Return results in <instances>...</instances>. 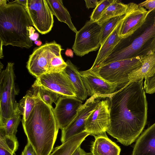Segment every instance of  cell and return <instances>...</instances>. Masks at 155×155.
<instances>
[{
  "label": "cell",
  "mask_w": 155,
  "mask_h": 155,
  "mask_svg": "<svg viewBox=\"0 0 155 155\" xmlns=\"http://www.w3.org/2000/svg\"><path fill=\"white\" fill-rule=\"evenodd\" d=\"M140 7H144L148 11H151L155 9V0H147L139 3Z\"/></svg>",
  "instance_id": "31"
},
{
  "label": "cell",
  "mask_w": 155,
  "mask_h": 155,
  "mask_svg": "<svg viewBox=\"0 0 155 155\" xmlns=\"http://www.w3.org/2000/svg\"><path fill=\"white\" fill-rule=\"evenodd\" d=\"M99 98L96 95L90 97L84 104L79 107L74 120L61 130V140L62 143L74 136L84 131L87 119L90 114L96 109L101 101Z\"/></svg>",
  "instance_id": "10"
},
{
  "label": "cell",
  "mask_w": 155,
  "mask_h": 155,
  "mask_svg": "<svg viewBox=\"0 0 155 155\" xmlns=\"http://www.w3.org/2000/svg\"><path fill=\"white\" fill-rule=\"evenodd\" d=\"M113 1V0H101L92 12L90 17V20L94 22L97 21L105 10Z\"/></svg>",
  "instance_id": "30"
},
{
  "label": "cell",
  "mask_w": 155,
  "mask_h": 155,
  "mask_svg": "<svg viewBox=\"0 0 155 155\" xmlns=\"http://www.w3.org/2000/svg\"><path fill=\"white\" fill-rule=\"evenodd\" d=\"M66 62L67 66L64 72L74 87L76 98L83 101L86 99L88 95L80 71L69 59Z\"/></svg>",
  "instance_id": "20"
},
{
  "label": "cell",
  "mask_w": 155,
  "mask_h": 155,
  "mask_svg": "<svg viewBox=\"0 0 155 155\" xmlns=\"http://www.w3.org/2000/svg\"><path fill=\"white\" fill-rule=\"evenodd\" d=\"M32 25L40 33L49 32L53 26V15L46 0H27L25 6Z\"/></svg>",
  "instance_id": "9"
},
{
  "label": "cell",
  "mask_w": 155,
  "mask_h": 155,
  "mask_svg": "<svg viewBox=\"0 0 155 155\" xmlns=\"http://www.w3.org/2000/svg\"><path fill=\"white\" fill-rule=\"evenodd\" d=\"M155 52V9L149 12L141 26L132 35L121 39L100 65L137 57L142 58Z\"/></svg>",
  "instance_id": "4"
},
{
  "label": "cell",
  "mask_w": 155,
  "mask_h": 155,
  "mask_svg": "<svg viewBox=\"0 0 155 155\" xmlns=\"http://www.w3.org/2000/svg\"><path fill=\"white\" fill-rule=\"evenodd\" d=\"M67 66L61 55L58 54L52 58L49 65L46 73H57L63 72Z\"/></svg>",
  "instance_id": "29"
},
{
  "label": "cell",
  "mask_w": 155,
  "mask_h": 155,
  "mask_svg": "<svg viewBox=\"0 0 155 155\" xmlns=\"http://www.w3.org/2000/svg\"><path fill=\"white\" fill-rule=\"evenodd\" d=\"M123 18L100 47L94 63L91 68L97 66L106 59L121 40L119 36V31Z\"/></svg>",
  "instance_id": "19"
},
{
  "label": "cell",
  "mask_w": 155,
  "mask_h": 155,
  "mask_svg": "<svg viewBox=\"0 0 155 155\" xmlns=\"http://www.w3.org/2000/svg\"><path fill=\"white\" fill-rule=\"evenodd\" d=\"M35 104V96L33 92H29L18 103V107L21 115V121H25L28 118Z\"/></svg>",
  "instance_id": "24"
},
{
  "label": "cell",
  "mask_w": 155,
  "mask_h": 155,
  "mask_svg": "<svg viewBox=\"0 0 155 155\" xmlns=\"http://www.w3.org/2000/svg\"><path fill=\"white\" fill-rule=\"evenodd\" d=\"M132 155H155V123L138 138Z\"/></svg>",
  "instance_id": "16"
},
{
  "label": "cell",
  "mask_w": 155,
  "mask_h": 155,
  "mask_svg": "<svg viewBox=\"0 0 155 155\" xmlns=\"http://www.w3.org/2000/svg\"><path fill=\"white\" fill-rule=\"evenodd\" d=\"M127 4V11L123 15L119 31L121 39L130 36L139 28L151 12L134 2Z\"/></svg>",
  "instance_id": "13"
},
{
  "label": "cell",
  "mask_w": 155,
  "mask_h": 155,
  "mask_svg": "<svg viewBox=\"0 0 155 155\" xmlns=\"http://www.w3.org/2000/svg\"><path fill=\"white\" fill-rule=\"evenodd\" d=\"M86 155H92V154L91 153H86Z\"/></svg>",
  "instance_id": "44"
},
{
  "label": "cell",
  "mask_w": 155,
  "mask_h": 155,
  "mask_svg": "<svg viewBox=\"0 0 155 155\" xmlns=\"http://www.w3.org/2000/svg\"><path fill=\"white\" fill-rule=\"evenodd\" d=\"M21 113L18 109L13 115L8 120L4 125L0 127L2 130L6 134L15 135L17 128L21 121Z\"/></svg>",
  "instance_id": "27"
},
{
  "label": "cell",
  "mask_w": 155,
  "mask_h": 155,
  "mask_svg": "<svg viewBox=\"0 0 155 155\" xmlns=\"http://www.w3.org/2000/svg\"><path fill=\"white\" fill-rule=\"evenodd\" d=\"M89 135L84 131L74 136L53 149L50 155H71Z\"/></svg>",
  "instance_id": "21"
},
{
  "label": "cell",
  "mask_w": 155,
  "mask_h": 155,
  "mask_svg": "<svg viewBox=\"0 0 155 155\" xmlns=\"http://www.w3.org/2000/svg\"><path fill=\"white\" fill-rule=\"evenodd\" d=\"M143 80L129 81L108 98L111 122L107 132L124 146L135 141L147 123V103Z\"/></svg>",
  "instance_id": "1"
},
{
  "label": "cell",
  "mask_w": 155,
  "mask_h": 155,
  "mask_svg": "<svg viewBox=\"0 0 155 155\" xmlns=\"http://www.w3.org/2000/svg\"><path fill=\"white\" fill-rule=\"evenodd\" d=\"M62 50L61 45L54 41H47L35 48L27 63L29 72L36 78L46 73L52 58L61 54Z\"/></svg>",
  "instance_id": "7"
},
{
  "label": "cell",
  "mask_w": 155,
  "mask_h": 155,
  "mask_svg": "<svg viewBox=\"0 0 155 155\" xmlns=\"http://www.w3.org/2000/svg\"><path fill=\"white\" fill-rule=\"evenodd\" d=\"M123 16L111 18L100 25L101 27V46L103 45L106 40L114 29L123 18Z\"/></svg>",
  "instance_id": "28"
},
{
  "label": "cell",
  "mask_w": 155,
  "mask_h": 155,
  "mask_svg": "<svg viewBox=\"0 0 155 155\" xmlns=\"http://www.w3.org/2000/svg\"><path fill=\"white\" fill-rule=\"evenodd\" d=\"M32 24L25 7L14 1L0 7V40L3 45L29 48L28 28Z\"/></svg>",
  "instance_id": "3"
},
{
  "label": "cell",
  "mask_w": 155,
  "mask_h": 155,
  "mask_svg": "<svg viewBox=\"0 0 155 155\" xmlns=\"http://www.w3.org/2000/svg\"><path fill=\"white\" fill-rule=\"evenodd\" d=\"M19 146L15 135L6 134L0 129V147L15 155Z\"/></svg>",
  "instance_id": "25"
},
{
  "label": "cell",
  "mask_w": 155,
  "mask_h": 155,
  "mask_svg": "<svg viewBox=\"0 0 155 155\" xmlns=\"http://www.w3.org/2000/svg\"><path fill=\"white\" fill-rule=\"evenodd\" d=\"M39 37V35L37 32H35L30 37L31 41H34L37 40Z\"/></svg>",
  "instance_id": "36"
},
{
  "label": "cell",
  "mask_w": 155,
  "mask_h": 155,
  "mask_svg": "<svg viewBox=\"0 0 155 155\" xmlns=\"http://www.w3.org/2000/svg\"><path fill=\"white\" fill-rule=\"evenodd\" d=\"M53 14L58 20L66 23L73 31H78L72 23L69 12L64 6L61 0H46Z\"/></svg>",
  "instance_id": "22"
},
{
  "label": "cell",
  "mask_w": 155,
  "mask_h": 155,
  "mask_svg": "<svg viewBox=\"0 0 155 155\" xmlns=\"http://www.w3.org/2000/svg\"><path fill=\"white\" fill-rule=\"evenodd\" d=\"M7 1L6 0H0V7H2L5 6L7 3Z\"/></svg>",
  "instance_id": "41"
},
{
  "label": "cell",
  "mask_w": 155,
  "mask_h": 155,
  "mask_svg": "<svg viewBox=\"0 0 155 155\" xmlns=\"http://www.w3.org/2000/svg\"><path fill=\"white\" fill-rule=\"evenodd\" d=\"M101 0H85L87 8L89 9L90 8H94L96 7Z\"/></svg>",
  "instance_id": "33"
},
{
  "label": "cell",
  "mask_w": 155,
  "mask_h": 155,
  "mask_svg": "<svg viewBox=\"0 0 155 155\" xmlns=\"http://www.w3.org/2000/svg\"><path fill=\"white\" fill-rule=\"evenodd\" d=\"M82 102L75 97L61 96L59 98L53 111L60 129L62 130L74 120Z\"/></svg>",
  "instance_id": "15"
},
{
  "label": "cell",
  "mask_w": 155,
  "mask_h": 155,
  "mask_svg": "<svg viewBox=\"0 0 155 155\" xmlns=\"http://www.w3.org/2000/svg\"><path fill=\"white\" fill-rule=\"evenodd\" d=\"M33 89L38 94L41 99L46 104L52 107L53 103H56L61 96L58 94L39 86H32Z\"/></svg>",
  "instance_id": "26"
},
{
  "label": "cell",
  "mask_w": 155,
  "mask_h": 155,
  "mask_svg": "<svg viewBox=\"0 0 155 155\" xmlns=\"http://www.w3.org/2000/svg\"><path fill=\"white\" fill-rule=\"evenodd\" d=\"M35 107L28 119L21 121L28 141L38 155H50L53 149L59 129L53 108L45 103L35 91Z\"/></svg>",
  "instance_id": "2"
},
{
  "label": "cell",
  "mask_w": 155,
  "mask_h": 155,
  "mask_svg": "<svg viewBox=\"0 0 155 155\" xmlns=\"http://www.w3.org/2000/svg\"><path fill=\"white\" fill-rule=\"evenodd\" d=\"M81 146L75 150L71 155H85L86 154V153L81 148Z\"/></svg>",
  "instance_id": "34"
},
{
  "label": "cell",
  "mask_w": 155,
  "mask_h": 155,
  "mask_svg": "<svg viewBox=\"0 0 155 155\" xmlns=\"http://www.w3.org/2000/svg\"><path fill=\"white\" fill-rule=\"evenodd\" d=\"M109 99L101 101L96 109L88 117L85 131L94 137L107 135L110 125Z\"/></svg>",
  "instance_id": "11"
},
{
  "label": "cell",
  "mask_w": 155,
  "mask_h": 155,
  "mask_svg": "<svg viewBox=\"0 0 155 155\" xmlns=\"http://www.w3.org/2000/svg\"><path fill=\"white\" fill-rule=\"evenodd\" d=\"M14 1L25 6L26 5V4L27 2V0H16L15 1Z\"/></svg>",
  "instance_id": "39"
},
{
  "label": "cell",
  "mask_w": 155,
  "mask_h": 155,
  "mask_svg": "<svg viewBox=\"0 0 155 155\" xmlns=\"http://www.w3.org/2000/svg\"><path fill=\"white\" fill-rule=\"evenodd\" d=\"M101 27L90 20L76 33L72 48L77 55L82 57L96 51L101 47Z\"/></svg>",
  "instance_id": "8"
},
{
  "label": "cell",
  "mask_w": 155,
  "mask_h": 155,
  "mask_svg": "<svg viewBox=\"0 0 155 155\" xmlns=\"http://www.w3.org/2000/svg\"><path fill=\"white\" fill-rule=\"evenodd\" d=\"M21 155H38L31 144L28 141Z\"/></svg>",
  "instance_id": "32"
},
{
  "label": "cell",
  "mask_w": 155,
  "mask_h": 155,
  "mask_svg": "<svg viewBox=\"0 0 155 155\" xmlns=\"http://www.w3.org/2000/svg\"><path fill=\"white\" fill-rule=\"evenodd\" d=\"M14 63L8 62L0 74V127L3 126L18 109L16 100Z\"/></svg>",
  "instance_id": "5"
},
{
  "label": "cell",
  "mask_w": 155,
  "mask_h": 155,
  "mask_svg": "<svg viewBox=\"0 0 155 155\" xmlns=\"http://www.w3.org/2000/svg\"><path fill=\"white\" fill-rule=\"evenodd\" d=\"M36 78L32 86L42 87L61 96L76 97L74 87L64 71L46 73Z\"/></svg>",
  "instance_id": "12"
},
{
  "label": "cell",
  "mask_w": 155,
  "mask_h": 155,
  "mask_svg": "<svg viewBox=\"0 0 155 155\" xmlns=\"http://www.w3.org/2000/svg\"><path fill=\"white\" fill-rule=\"evenodd\" d=\"M65 54L67 56L72 57L73 55V52L71 49H67L65 51Z\"/></svg>",
  "instance_id": "38"
},
{
  "label": "cell",
  "mask_w": 155,
  "mask_h": 155,
  "mask_svg": "<svg viewBox=\"0 0 155 155\" xmlns=\"http://www.w3.org/2000/svg\"><path fill=\"white\" fill-rule=\"evenodd\" d=\"M141 66L129 75L130 81H139L153 76L155 73V52L141 58Z\"/></svg>",
  "instance_id": "18"
},
{
  "label": "cell",
  "mask_w": 155,
  "mask_h": 155,
  "mask_svg": "<svg viewBox=\"0 0 155 155\" xmlns=\"http://www.w3.org/2000/svg\"><path fill=\"white\" fill-rule=\"evenodd\" d=\"M0 155H15L12 153L0 147Z\"/></svg>",
  "instance_id": "35"
},
{
  "label": "cell",
  "mask_w": 155,
  "mask_h": 155,
  "mask_svg": "<svg viewBox=\"0 0 155 155\" xmlns=\"http://www.w3.org/2000/svg\"><path fill=\"white\" fill-rule=\"evenodd\" d=\"M3 45L2 43L0 41V58L2 59L4 57L3 53L2 47Z\"/></svg>",
  "instance_id": "40"
},
{
  "label": "cell",
  "mask_w": 155,
  "mask_h": 155,
  "mask_svg": "<svg viewBox=\"0 0 155 155\" xmlns=\"http://www.w3.org/2000/svg\"><path fill=\"white\" fill-rule=\"evenodd\" d=\"M34 43L38 47L41 46L42 44V42L40 40H36L34 41Z\"/></svg>",
  "instance_id": "42"
},
{
  "label": "cell",
  "mask_w": 155,
  "mask_h": 155,
  "mask_svg": "<svg viewBox=\"0 0 155 155\" xmlns=\"http://www.w3.org/2000/svg\"><path fill=\"white\" fill-rule=\"evenodd\" d=\"M85 155H86V154H85Z\"/></svg>",
  "instance_id": "45"
},
{
  "label": "cell",
  "mask_w": 155,
  "mask_h": 155,
  "mask_svg": "<svg viewBox=\"0 0 155 155\" xmlns=\"http://www.w3.org/2000/svg\"><path fill=\"white\" fill-rule=\"evenodd\" d=\"M28 31L30 37L35 33V29L31 26H29L28 28Z\"/></svg>",
  "instance_id": "37"
},
{
  "label": "cell",
  "mask_w": 155,
  "mask_h": 155,
  "mask_svg": "<svg viewBox=\"0 0 155 155\" xmlns=\"http://www.w3.org/2000/svg\"><path fill=\"white\" fill-rule=\"evenodd\" d=\"M79 71L89 96L96 95L99 98H109L118 87L103 79L91 68Z\"/></svg>",
  "instance_id": "14"
},
{
  "label": "cell",
  "mask_w": 155,
  "mask_h": 155,
  "mask_svg": "<svg viewBox=\"0 0 155 155\" xmlns=\"http://www.w3.org/2000/svg\"><path fill=\"white\" fill-rule=\"evenodd\" d=\"M91 146L92 155H120L121 149L107 135L95 136Z\"/></svg>",
  "instance_id": "17"
},
{
  "label": "cell",
  "mask_w": 155,
  "mask_h": 155,
  "mask_svg": "<svg viewBox=\"0 0 155 155\" xmlns=\"http://www.w3.org/2000/svg\"><path fill=\"white\" fill-rule=\"evenodd\" d=\"M0 72L2 71V68H3V65L1 63V62H0Z\"/></svg>",
  "instance_id": "43"
},
{
  "label": "cell",
  "mask_w": 155,
  "mask_h": 155,
  "mask_svg": "<svg viewBox=\"0 0 155 155\" xmlns=\"http://www.w3.org/2000/svg\"><path fill=\"white\" fill-rule=\"evenodd\" d=\"M127 8V4L118 0H113L112 3L106 8L100 18L96 22L101 25L111 18L124 15Z\"/></svg>",
  "instance_id": "23"
},
{
  "label": "cell",
  "mask_w": 155,
  "mask_h": 155,
  "mask_svg": "<svg viewBox=\"0 0 155 155\" xmlns=\"http://www.w3.org/2000/svg\"><path fill=\"white\" fill-rule=\"evenodd\" d=\"M141 64V58L137 57L90 68L104 80L121 87L129 82L130 73Z\"/></svg>",
  "instance_id": "6"
}]
</instances>
